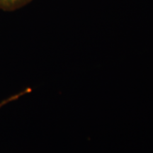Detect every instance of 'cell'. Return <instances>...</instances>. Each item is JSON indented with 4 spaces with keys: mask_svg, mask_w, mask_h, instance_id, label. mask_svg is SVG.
<instances>
[{
    "mask_svg": "<svg viewBox=\"0 0 153 153\" xmlns=\"http://www.w3.org/2000/svg\"><path fill=\"white\" fill-rule=\"evenodd\" d=\"M27 0H0V9L4 11H13L19 8Z\"/></svg>",
    "mask_w": 153,
    "mask_h": 153,
    "instance_id": "1",
    "label": "cell"
},
{
    "mask_svg": "<svg viewBox=\"0 0 153 153\" xmlns=\"http://www.w3.org/2000/svg\"><path fill=\"white\" fill-rule=\"evenodd\" d=\"M13 101V98H12V97H9V98L7 99V100H4V101H2V102L0 103V108H1V106H3L4 105H5L6 104H7V103L9 102V101Z\"/></svg>",
    "mask_w": 153,
    "mask_h": 153,
    "instance_id": "2",
    "label": "cell"
}]
</instances>
